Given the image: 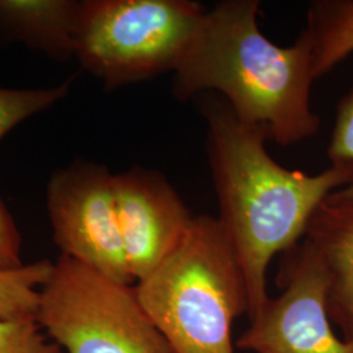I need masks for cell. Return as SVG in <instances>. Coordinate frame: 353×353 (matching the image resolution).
Here are the masks:
<instances>
[{"mask_svg": "<svg viewBox=\"0 0 353 353\" xmlns=\"http://www.w3.org/2000/svg\"><path fill=\"white\" fill-rule=\"evenodd\" d=\"M207 154L224 228L240 259L249 292V318L268 300L267 270L280 252L303 241L318 207L353 182L351 165L331 164L318 174L290 170L265 150V132L207 101Z\"/></svg>", "mask_w": 353, "mask_h": 353, "instance_id": "1", "label": "cell"}, {"mask_svg": "<svg viewBox=\"0 0 353 353\" xmlns=\"http://www.w3.org/2000/svg\"><path fill=\"white\" fill-rule=\"evenodd\" d=\"M258 10L256 0H225L207 11L174 71L173 92L179 101L220 92L241 121L279 145H293L321 126L310 106L313 39L305 28L290 46L272 43L259 30Z\"/></svg>", "mask_w": 353, "mask_h": 353, "instance_id": "2", "label": "cell"}, {"mask_svg": "<svg viewBox=\"0 0 353 353\" xmlns=\"http://www.w3.org/2000/svg\"><path fill=\"white\" fill-rule=\"evenodd\" d=\"M134 288L172 352L234 353L233 325L249 314V292L217 217L194 216L176 250Z\"/></svg>", "mask_w": 353, "mask_h": 353, "instance_id": "3", "label": "cell"}, {"mask_svg": "<svg viewBox=\"0 0 353 353\" xmlns=\"http://www.w3.org/2000/svg\"><path fill=\"white\" fill-rule=\"evenodd\" d=\"M205 13L192 0L80 1L75 57L108 89L174 72Z\"/></svg>", "mask_w": 353, "mask_h": 353, "instance_id": "4", "label": "cell"}, {"mask_svg": "<svg viewBox=\"0 0 353 353\" xmlns=\"http://www.w3.org/2000/svg\"><path fill=\"white\" fill-rule=\"evenodd\" d=\"M36 321L67 353H173L134 287L65 255L39 290Z\"/></svg>", "mask_w": 353, "mask_h": 353, "instance_id": "5", "label": "cell"}, {"mask_svg": "<svg viewBox=\"0 0 353 353\" xmlns=\"http://www.w3.org/2000/svg\"><path fill=\"white\" fill-rule=\"evenodd\" d=\"M278 297L250 318L236 345L254 353H353L328 314L327 278L316 250L303 239L285 252Z\"/></svg>", "mask_w": 353, "mask_h": 353, "instance_id": "6", "label": "cell"}, {"mask_svg": "<svg viewBox=\"0 0 353 353\" xmlns=\"http://www.w3.org/2000/svg\"><path fill=\"white\" fill-rule=\"evenodd\" d=\"M113 179L102 165L74 163L51 176L48 208L62 255L131 285L134 279L123 250Z\"/></svg>", "mask_w": 353, "mask_h": 353, "instance_id": "7", "label": "cell"}, {"mask_svg": "<svg viewBox=\"0 0 353 353\" xmlns=\"http://www.w3.org/2000/svg\"><path fill=\"white\" fill-rule=\"evenodd\" d=\"M113 185L127 265L138 283L176 250L194 216L157 172L132 168L114 174Z\"/></svg>", "mask_w": 353, "mask_h": 353, "instance_id": "8", "label": "cell"}, {"mask_svg": "<svg viewBox=\"0 0 353 353\" xmlns=\"http://www.w3.org/2000/svg\"><path fill=\"white\" fill-rule=\"evenodd\" d=\"M319 256L327 278L328 314L353 341V194L336 190L318 207L303 237Z\"/></svg>", "mask_w": 353, "mask_h": 353, "instance_id": "9", "label": "cell"}, {"mask_svg": "<svg viewBox=\"0 0 353 353\" xmlns=\"http://www.w3.org/2000/svg\"><path fill=\"white\" fill-rule=\"evenodd\" d=\"M80 1L0 0V26L30 48L57 59L75 57Z\"/></svg>", "mask_w": 353, "mask_h": 353, "instance_id": "10", "label": "cell"}, {"mask_svg": "<svg viewBox=\"0 0 353 353\" xmlns=\"http://www.w3.org/2000/svg\"><path fill=\"white\" fill-rule=\"evenodd\" d=\"M306 29L313 39L316 80L353 52V0L314 1Z\"/></svg>", "mask_w": 353, "mask_h": 353, "instance_id": "11", "label": "cell"}, {"mask_svg": "<svg viewBox=\"0 0 353 353\" xmlns=\"http://www.w3.org/2000/svg\"><path fill=\"white\" fill-rule=\"evenodd\" d=\"M54 265L41 261L12 270H0V319H36L39 290L50 278Z\"/></svg>", "mask_w": 353, "mask_h": 353, "instance_id": "12", "label": "cell"}, {"mask_svg": "<svg viewBox=\"0 0 353 353\" xmlns=\"http://www.w3.org/2000/svg\"><path fill=\"white\" fill-rule=\"evenodd\" d=\"M70 88L71 80L54 88H0V140L26 118L63 100Z\"/></svg>", "mask_w": 353, "mask_h": 353, "instance_id": "13", "label": "cell"}, {"mask_svg": "<svg viewBox=\"0 0 353 353\" xmlns=\"http://www.w3.org/2000/svg\"><path fill=\"white\" fill-rule=\"evenodd\" d=\"M0 353H63L42 332L36 319H0Z\"/></svg>", "mask_w": 353, "mask_h": 353, "instance_id": "14", "label": "cell"}, {"mask_svg": "<svg viewBox=\"0 0 353 353\" xmlns=\"http://www.w3.org/2000/svg\"><path fill=\"white\" fill-rule=\"evenodd\" d=\"M327 156L331 164L351 165L353 168V88L338 103ZM341 190L353 194V182Z\"/></svg>", "mask_w": 353, "mask_h": 353, "instance_id": "15", "label": "cell"}, {"mask_svg": "<svg viewBox=\"0 0 353 353\" xmlns=\"http://www.w3.org/2000/svg\"><path fill=\"white\" fill-rule=\"evenodd\" d=\"M23 265L21 236L0 198V270H12Z\"/></svg>", "mask_w": 353, "mask_h": 353, "instance_id": "16", "label": "cell"}]
</instances>
